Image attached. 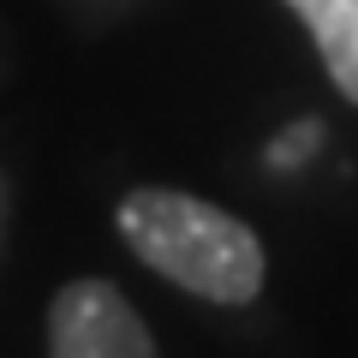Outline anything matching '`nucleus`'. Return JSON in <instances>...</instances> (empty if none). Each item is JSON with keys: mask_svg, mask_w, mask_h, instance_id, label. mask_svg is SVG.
<instances>
[{"mask_svg": "<svg viewBox=\"0 0 358 358\" xmlns=\"http://www.w3.org/2000/svg\"><path fill=\"white\" fill-rule=\"evenodd\" d=\"M114 227L143 268H155L162 281L185 287L209 305H251L263 293V275H268L263 239L239 215H227L192 192L138 185V192L120 197Z\"/></svg>", "mask_w": 358, "mask_h": 358, "instance_id": "nucleus-1", "label": "nucleus"}, {"mask_svg": "<svg viewBox=\"0 0 358 358\" xmlns=\"http://www.w3.org/2000/svg\"><path fill=\"white\" fill-rule=\"evenodd\" d=\"M48 358H162L150 322L102 275L66 281L48 299Z\"/></svg>", "mask_w": 358, "mask_h": 358, "instance_id": "nucleus-2", "label": "nucleus"}, {"mask_svg": "<svg viewBox=\"0 0 358 358\" xmlns=\"http://www.w3.org/2000/svg\"><path fill=\"white\" fill-rule=\"evenodd\" d=\"M305 18L322 66L346 102H358V0H287Z\"/></svg>", "mask_w": 358, "mask_h": 358, "instance_id": "nucleus-3", "label": "nucleus"}, {"mask_svg": "<svg viewBox=\"0 0 358 358\" xmlns=\"http://www.w3.org/2000/svg\"><path fill=\"white\" fill-rule=\"evenodd\" d=\"M310 143H317V126H293V131H287V138L275 143L268 155H275L281 167H293V162H299V150H310Z\"/></svg>", "mask_w": 358, "mask_h": 358, "instance_id": "nucleus-4", "label": "nucleus"}, {"mask_svg": "<svg viewBox=\"0 0 358 358\" xmlns=\"http://www.w3.org/2000/svg\"><path fill=\"white\" fill-rule=\"evenodd\" d=\"M0 215H6V192H0Z\"/></svg>", "mask_w": 358, "mask_h": 358, "instance_id": "nucleus-5", "label": "nucleus"}]
</instances>
